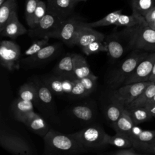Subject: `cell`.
Returning <instances> with one entry per match:
<instances>
[{
    "instance_id": "cell-1",
    "label": "cell",
    "mask_w": 155,
    "mask_h": 155,
    "mask_svg": "<svg viewBox=\"0 0 155 155\" xmlns=\"http://www.w3.org/2000/svg\"><path fill=\"white\" fill-rule=\"evenodd\" d=\"M43 138L44 154H79L89 151L73 133L65 134L50 129Z\"/></svg>"
},
{
    "instance_id": "cell-2",
    "label": "cell",
    "mask_w": 155,
    "mask_h": 155,
    "mask_svg": "<svg viewBox=\"0 0 155 155\" xmlns=\"http://www.w3.org/2000/svg\"><path fill=\"white\" fill-rule=\"evenodd\" d=\"M140 50H133L109 74L107 84L113 90L124 85L126 79L133 73L137 65L150 53Z\"/></svg>"
},
{
    "instance_id": "cell-3",
    "label": "cell",
    "mask_w": 155,
    "mask_h": 155,
    "mask_svg": "<svg viewBox=\"0 0 155 155\" xmlns=\"http://www.w3.org/2000/svg\"><path fill=\"white\" fill-rule=\"evenodd\" d=\"M151 82H153L147 81L124 84L113 90L110 99L126 107L134 101Z\"/></svg>"
},
{
    "instance_id": "cell-4",
    "label": "cell",
    "mask_w": 155,
    "mask_h": 155,
    "mask_svg": "<svg viewBox=\"0 0 155 155\" xmlns=\"http://www.w3.org/2000/svg\"><path fill=\"white\" fill-rule=\"evenodd\" d=\"M73 134L88 151L97 150L107 146L104 142L106 133L99 125L86 127Z\"/></svg>"
},
{
    "instance_id": "cell-5",
    "label": "cell",
    "mask_w": 155,
    "mask_h": 155,
    "mask_svg": "<svg viewBox=\"0 0 155 155\" xmlns=\"http://www.w3.org/2000/svg\"><path fill=\"white\" fill-rule=\"evenodd\" d=\"M0 145L5 150L15 155H31L33 150L21 136L5 130L0 132Z\"/></svg>"
},
{
    "instance_id": "cell-6",
    "label": "cell",
    "mask_w": 155,
    "mask_h": 155,
    "mask_svg": "<svg viewBox=\"0 0 155 155\" xmlns=\"http://www.w3.org/2000/svg\"><path fill=\"white\" fill-rule=\"evenodd\" d=\"M64 19L57 15L47 10L45 15L33 27L28 30V35L32 38H42L55 31Z\"/></svg>"
},
{
    "instance_id": "cell-7",
    "label": "cell",
    "mask_w": 155,
    "mask_h": 155,
    "mask_svg": "<svg viewBox=\"0 0 155 155\" xmlns=\"http://www.w3.org/2000/svg\"><path fill=\"white\" fill-rule=\"evenodd\" d=\"M83 22L81 19L77 17L70 16L64 19L59 28L50 34L48 37L60 39L67 45L72 47L76 35Z\"/></svg>"
},
{
    "instance_id": "cell-8",
    "label": "cell",
    "mask_w": 155,
    "mask_h": 155,
    "mask_svg": "<svg viewBox=\"0 0 155 155\" xmlns=\"http://www.w3.org/2000/svg\"><path fill=\"white\" fill-rule=\"evenodd\" d=\"M21 48L15 42L4 40L0 44V62L1 65L9 71L19 67Z\"/></svg>"
},
{
    "instance_id": "cell-9",
    "label": "cell",
    "mask_w": 155,
    "mask_h": 155,
    "mask_svg": "<svg viewBox=\"0 0 155 155\" xmlns=\"http://www.w3.org/2000/svg\"><path fill=\"white\" fill-rule=\"evenodd\" d=\"M133 50L155 52V30L145 22L140 25Z\"/></svg>"
},
{
    "instance_id": "cell-10",
    "label": "cell",
    "mask_w": 155,
    "mask_h": 155,
    "mask_svg": "<svg viewBox=\"0 0 155 155\" xmlns=\"http://www.w3.org/2000/svg\"><path fill=\"white\" fill-rule=\"evenodd\" d=\"M154 62L155 52H150L137 65L133 73L126 79L124 85L148 81Z\"/></svg>"
},
{
    "instance_id": "cell-11",
    "label": "cell",
    "mask_w": 155,
    "mask_h": 155,
    "mask_svg": "<svg viewBox=\"0 0 155 155\" xmlns=\"http://www.w3.org/2000/svg\"><path fill=\"white\" fill-rule=\"evenodd\" d=\"M59 49V45L58 44H47L33 55L22 59L20 63L30 67L39 65L51 59Z\"/></svg>"
},
{
    "instance_id": "cell-12",
    "label": "cell",
    "mask_w": 155,
    "mask_h": 155,
    "mask_svg": "<svg viewBox=\"0 0 155 155\" xmlns=\"http://www.w3.org/2000/svg\"><path fill=\"white\" fill-rule=\"evenodd\" d=\"M104 41L107 45V53L111 61L119 59L128 51L125 42L117 31L105 36Z\"/></svg>"
},
{
    "instance_id": "cell-13",
    "label": "cell",
    "mask_w": 155,
    "mask_h": 155,
    "mask_svg": "<svg viewBox=\"0 0 155 155\" xmlns=\"http://www.w3.org/2000/svg\"><path fill=\"white\" fill-rule=\"evenodd\" d=\"M42 79L53 94L62 95L64 94H70L75 79L65 78L53 74Z\"/></svg>"
},
{
    "instance_id": "cell-14",
    "label": "cell",
    "mask_w": 155,
    "mask_h": 155,
    "mask_svg": "<svg viewBox=\"0 0 155 155\" xmlns=\"http://www.w3.org/2000/svg\"><path fill=\"white\" fill-rule=\"evenodd\" d=\"M18 121L25 125L32 132L43 137L50 130L45 120L34 111L25 114Z\"/></svg>"
},
{
    "instance_id": "cell-15",
    "label": "cell",
    "mask_w": 155,
    "mask_h": 155,
    "mask_svg": "<svg viewBox=\"0 0 155 155\" xmlns=\"http://www.w3.org/2000/svg\"><path fill=\"white\" fill-rule=\"evenodd\" d=\"M104 34L94 30L93 28L82 25L79 28L73 41V46L78 45L81 48L96 41H104Z\"/></svg>"
},
{
    "instance_id": "cell-16",
    "label": "cell",
    "mask_w": 155,
    "mask_h": 155,
    "mask_svg": "<svg viewBox=\"0 0 155 155\" xmlns=\"http://www.w3.org/2000/svg\"><path fill=\"white\" fill-rule=\"evenodd\" d=\"M77 0H47V10L65 19L71 16Z\"/></svg>"
},
{
    "instance_id": "cell-17",
    "label": "cell",
    "mask_w": 155,
    "mask_h": 155,
    "mask_svg": "<svg viewBox=\"0 0 155 155\" xmlns=\"http://www.w3.org/2000/svg\"><path fill=\"white\" fill-rule=\"evenodd\" d=\"M27 32H28V30L19 21L16 11L13 13L3 28L0 30L2 36L8 37L13 39H16L18 36L24 35Z\"/></svg>"
},
{
    "instance_id": "cell-18",
    "label": "cell",
    "mask_w": 155,
    "mask_h": 155,
    "mask_svg": "<svg viewBox=\"0 0 155 155\" xmlns=\"http://www.w3.org/2000/svg\"><path fill=\"white\" fill-rule=\"evenodd\" d=\"M74 53L64 56L53 68V74L70 79H76L74 74Z\"/></svg>"
},
{
    "instance_id": "cell-19",
    "label": "cell",
    "mask_w": 155,
    "mask_h": 155,
    "mask_svg": "<svg viewBox=\"0 0 155 155\" xmlns=\"http://www.w3.org/2000/svg\"><path fill=\"white\" fill-rule=\"evenodd\" d=\"M134 125L131 117L129 110L125 107L117 120L112 125L116 133L124 134L128 137Z\"/></svg>"
},
{
    "instance_id": "cell-20",
    "label": "cell",
    "mask_w": 155,
    "mask_h": 155,
    "mask_svg": "<svg viewBox=\"0 0 155 155\" xmlns=\"http://www.w3.org/2000/svg\"><path fill=\"white\" fill-rule=\"evenodd\" d=\"M37 89L38 99L47 107L53 105V93L44 83L42 79L38 78H33L32 81Z\"/></svg>"
},
{
    "instance_id": "cell-21",
    "label": "cell",
    "mask_w": 155,
    "mask_h": 155,
    "mask_svg": "<svg viewBox=\"0 0 155 155\" xmlns=\"http://www.w3.org/2000/svg\"><path fill=\"white\" fill-rule=\"evenodd\" d=\"M74 74L75 78L78 79L94 75L90 70L85 58L76 53L74 56Z\"/></svg>"
},
{
    "instance_id": "cell-22",
    "label": "cell",
    "mask_w": 155,
    "mask_h": 155,
    "mask_svg": "<svg viewBox=\"0 0 155 155\" xmlns=\"http://www.w3.org/2000/svg\"><path fill=\"white\" fill-rule=\"evenodd\" d=\"M33 102L25 101L18 97L15 100L12 105V109L15 117L19 120L25 114L34 111Z\"/></svg>"
},
{
    "instance_id": "cell-23",
    "label": "cell",
    "mask_w": 155,
    "mask_h": 155,
    "mask_svg": "<svg viewBox=\"0 0 155 155\" xmlns=\"http://www.w3.org/2000/svg\"><path fill=\"white\" fill-rule=\"evenodd\" d=\"M155 94V83L151 82L144 91L131 104L126 107L127 109L136 107H145L150 99Z\"/></svg>"
},
{
    "instance_id": "cell-24",
    "label": "cell",
    "mask_w": 155,
    "mask_h": 155,
    "mask_svg": "<svg viewBox=\"0 0 155 155\" xmlns=\"http://www.w3.org/2000/svg\"><path fill=\"white\" fill-rule=\"evenodd\" d=\"M18 97L36 103L39 100L36 86L33 81L27 82L22 85L18 91Z\"/></svg>"
},
{
    "instance_id": "cell-25",
    "label": "cell",
    "mask_w": 155,
    "mask_h": 155,
    "mask_svg": "<svg viewBox=\"0 0 155 155\" xmlns=\"http://www.w3.org/2000/svg\"><path fill=\"white\" fill-rule=\"evenodd\" d=\"M145 22H146V21L143 16L133 12L132 14L130 15L121 14L114 25L116 27H130L139 25Z\"/></svg>"
},
{
    "instance_id": "cell-26",
    "label": "cell",
    "mask_w": 155,
    "mask_h": 155,
    "mask_svg": "<svg viewBox=\"0 0 155 155\" xmlns=\"http://www.w3.org/2000/svg\"><path fill=\"white\" fill-rule=\"evenodd\" d=\"M122 9L115 10L114 12H112L108 13L102 19L97 20L96 21L91 22H84L83 25L94 28L96 27L114 25L117 22L119 16L122 14Z\"/></svg>"
},
{
    "instance_id": "cell-27",
    "label": "cell",
    "mask_w": 155,
    "mask_h": 155,
    "mask_svg": "<svg viewBox=\"0 0 155 155\" xmlns=\"http://www.w3.org/2000/svg\"><path fill=\"white\" fill-rule=\"evenodd\" d=\"M104 142L106 145H110L118 148L133 147L132 142L128 137L117 133L113 136L106 133Z\"/></svg>"
},
{
    "instance_id": "cell-28",
    "label": "cell",
    "mask_w": 155,
    "mask_h": 155,
    "mask_svg": "<svg viewBox=\"0 0 155 155\" xmlns=\"http://www.w3.org/2000/svg\"><path fill=\"white\" fill-rule=\"evenodd\" d=\"M17 2L16 0H7L0 5V30H1L13 13L16 11Z\"/></svg>"
},
{
    "instance_id": "cell-29",
    "label": "cell",
    "mask_w": 155,
    "mask_h": 155,
    "mask_svg": "<svg viewBox=\"0 0 155 155\" xmlns=\"http://www.w3.org/2000/svg\"><path fill=\"white\" fill-rule=\"evenodd\" d=\"M71 112L76 118L84 122L91 120L94 116V110L87 105H76L72 108Z\"/></svg>"
},
{
    "instance_id": "cell-30",
    "label": "cell",
    "mask_w": 155,
    "mask_h": 155,
    "mask_svg": "<svg viewBox=\"0 0 155 155\" xmlns=\"http://www.w3.org/2000/svg\"><path fill=\"white\" fill-rule=\"evenodd\" d=\"M111 101V102L106 108L105 116L108 122L111 125H113L119 118L125 107L117 101Z\"/></svg>"
},
{
    "instance_id": "cell-31",
    "label": "cell",
    "mask_w": 155,
    "mask_h": 155,
    "mask_svg": "<svg viewBox=\"0 0 155 155\" xmlns=\"http://www.w3.org/2000/svg\"><path fill=\"white\" fill-rule=\"evenodd\" d=\"M128 110H129L131 117L135 125H138L152 118L145 107H136Z\"/></svg>"
},
{
    "instance_id": "cell-32",
    "label": "cell",
    "mask_w": 155,
    "mask_h": 155,
    "mask_svg": "<svg viewBox=\"0 0 155 155\" xmlns=\"http://www.w3.org/2000/svg\"><path fill=\"white\" fill-rule=\"evenodd\" d=\"M131 4L133 12L144 17L155 6V0H131Z\"/></svg>"
},
{
    "instance_id": "cell-33",
    "label": "cell",
    "mask_w": 155,
    "mask_h": 155,
    "mask_svg": "<svg viewBox=\"0 0 155 155\" xmlns=\"http://www.w3.org/2000/svg\"><path fill=\"white\" fill-rule=\"evenodd\" d=\"M82 49V52L86 55H91L97 54L99 52L107 51V45L105 41H94L87 46L83 47Z\"/></svg>"
},
{
    "instance_id": "cell-34",
    "label": "cell",
    "mask_w": 155,
    "mask_h": 155,
    "mask_svg": "<svg viewBox=\"0 0 155 155\" xmlns=\"http://www.w3.org/2000/svg\"><path fill=\"white\" fill-rule=\"evenodd\" d=\"M47 12V5L46 3L41 0H39L38 4L34 12V13L32 16L31 21L28 25L30 28L33 27L36 25L40 20L45 15Z\"/></svg>"
},
{
    "instance_id": "cell-35",
    "label": "cell",
    "mask_w": 155,
    "mask_h": 155,
    "mask_svg": "<svg viewBox=\"0 0 155 155\" xmlns=\"http://www.w3.org/2000/svg\"><path fill=\"white\" fill-rule=\"evenodd\" d=\"M133 147L138 151L145 154H155V139L149 142L132 141Z\"/></svg>"
},
{
    "instance_id": "cell-36",
    "label": "cell",
    "mask_w": 155,
    "mask_h": 155,
    "mask_svg": "<svg viewBox=\"0 0 155 155\" xmlns=\"http://www.w3.org/2000/svg\"><path fill=\"white\" fill-rule=\"evenodd\" d=\"M50 38L48 36H45L44 38H41V39L37 40L33 42V44L25 50L24 53V56L25 57L32 56L34 54L38 52L44 47L47 45L50 40Z\"/></svg>"
},
{
    "instance_id": "cell-37",
    "label": "cell",
    "mask_w": 155,
    "mask_h": 155,
    "mask_svg": "<svg viewBox=\"0 0 155 155\" xmlns=\"http://www.w3.org/2000/svg\"><path fill=\"white\" fill-rule=\"evenodd\" d=\"M39 0H25V17L28 25H30L32 16L38 4Z\"/></svg>"
},
{
    "instance_id": "cell-38",
    "label": "cell",
    "mask_w": 155,
    "mask_h": 155,
    "mask_svg": "<svg viewBox=\"0 0 155 155\" xmlns=\"http://www.w3.org/2000/svg\"><path fill=\"white\" fill-rule=\"evenodd\" d=\"M155 139V130H142L140 131L139 133L131 140L132 141H139V142H149Z\"/></svg>"
},
{
    "instance_id": "cell-39",
    "label": "cell",
    "mask_w": 155,
    "mask_h": 155,
    "mask_svg": "<svg viewBox=\"0 0 155 155\" xmlns=\"http://www.w3.org/2000/svg\"><path fill=\"white\" fill-rule=\"evenodd\" d=\"M89 94L88 91L84 88L80 79H75L74 84L70 95L73 97H85Z\"/></svg>"
},
{
    "instance_id": "cell-40",
    "label": "cell",
    "mask_w": 155,
    "mask_h": 155,
    "mask_svg": "<svg viewBox=\"0 0 155 155\" xmlns=\"http://www.w3.org/2000/svg\"><path fill=\"white\" fill-rule=\"evenodd\" d=\"M98 77L94 75L91 76H87L84 78L80 79L81 82L83 84L85 90L90 94L95 89L97 84V80Z\"/></svg>"
},
{
    "instance_id": "cell-41",
    "label": "cell",
    "mask_w": 155,
    "mask_h": 155,
    "mask_svg": "<svg viewBox=\"0 0 155 155\" xmlns=\"http://www.w3.org/2000/svg\"><path fill=\"white\" fill-rule=\"evenodd\" d=\"M108 154L111 155H140L143 154L142 153L138 151L134 147L119 148L111 152L107 153Z\"/></svg>"
},
{
    "instance_id": "cell-42",
    "label": "cell",
    "mask_w": 155,
    "mask_h": 155,
    "mask_svg": "<svg viewBox=\"0 0 155 155\" xmlns=\"http://www.w3.org/2000/svg\"><path fill=\"white\" fill-rule=\"evenodd\" d=\"M147 22H149L155 19V6H154L144 16Z\"/></svg>"
},
{
    "instance_id": "cell-43",
    "label": "cell",
    "mask_w": 155,
    "mask_h": 155,
    "mask_svg": "<svg viewBox=\"0 0 155 155\" xmlns=\"http://www.w3.org/2000/svg\"><path fill=\"white\" fill-rule=\"evenodd\" d=\"M152 117H155V104L148 105L145 107Z\"/></svg>"
},
{
    "instance_id": "cell-44",
    "label": "cell",
    "mask_w": 155,
    "mask_h": 155,
    "mask_svg": "<svg viewBox=\"0 0 155 155\" xmlns=\"http://www.w3.org/2000/svg\"><path fill=\"white\" fill-rule=\"evenodd\" d=\"M154 80H155V62L154 63L153 69H152V71H151V73L150 74V76L149 78L148 81H151V82H154Z\"/></svg>"
},
{
    "instance_id": "cell-45",
    "label": "cell",
    "mask_w": 155,
    "mask_h": 155,
    "mask_svg": "<svg viewBox=\"0 0 155 155\" xmlns=\"http://www.w3.org/2000/svg\"><path fill=\"white\" fill-rule=\"evenodd\" d=\"M148 25L151 28H153V30H155V19L154 20H153L149 22H147Z\"/></svg>"
},
{
    "instance_id": "cell-46",
    "label": "cell",
    "mask_w": 155,
    "mask_h": 155,
    "mask_svg": "<svg viewBox=\"0 0 155 155\" xmlns=\"http://www.w3.org/2000/svg\"><path fill=\"white\" fill-rule=\"evenodd\" d=\"M155 104V94L150 99V101L147 102V104H146V105H151V104ZM145 105V106H146Z\"/></svg>"
},
{
    "instance_id": "cell-47",
    "label": "cell",
    "mask_w": 155,
    "mask_h": 155,
    "mask_svg": "<svg viewBox=\"0 0 155 155\" xmlns=\"http://www.w3.org/2000/svg\"><path fill=\"white\" fill-rule=\"evenodd\" d=\"M7 0H0V5L3 4Z\"/></svg>"
},
{
    "instance_id": "cell-48",
    "label": "cell",
    "mask_w": 155,
    "mask_h": 155,
    "mask_svg": "<svg viewBox=\"0 0 155 155\" xmlns=\"http://www.w3.org/2000/svg\"><path fill=\"white\" fill-rule=\"evenodd\" d=\"M87 1V0H78V2H79V1Z\"/></svg>"
},
{
    "instance_id": "cell-49",
    "label": "cell",
    "mask_w": 155,
    "mask_h": 155,
    "mask_svg": "<svg viewBox=\"0 0 155 155\" xmlns=\"http://www.w3.org/2000/svg\"><path fill=\"white\" fill-rule=\"evenodd\" d=\"M154 83H155V80H154Z\"/></svg>"
},
{
    "instance_id": "cell-50",
    "label": "cell",
    "mask_w": 155,
    "mask_h": 155,
    "mask_svg": "<svg viewBox=\"0 0 155 155\" xmlns=\"http://www.w3.org/2000/svg\"><path fill=\"white\" fill-rule=\"evenodd\" d=\"M77 1H78V0H77Z\"/></svg>"
}]
</instances>
